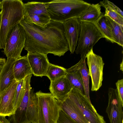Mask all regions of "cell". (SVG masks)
Wrapping results in <instances>:
<instances>
[{"label":"cell","instance_id":"cell-5","mask_svg":"<svg viewBox=\"0 0 123 123\" xmlns=\"http://www.w3.org/2000/svg\"><path fill=\"white\" fill-rule=\"evenodd\" d=\"M37 99L38 123H56L61 102L50 93L40 91L35 93Z\"/></svg>","mask_w":123,"mask_h":123},{"label":"cell","instance_id":"cell-6","mask_svg":"<svg viewBox=\"0 0 123 123\" xmlns=\"http://www.w3.org/2000/svg\"><path fill=\"white\" fill-rule=\"evenodd\" d=\"M80 31L75 51L79 54L81 59L85 58L89 51L98 40L103 38L95 25L85 22H80Z\"/></svg>","mask_w":123,"mask_h":123},{"label":"cell","instance_id":"cell-17","mask_svg":"<svg viewBox=\"0 0 123 123\" xmlns=\"http://www.w3.org/2000/svg\"><path fill=\"white\" fill-rule=\"evenodd\" d=\"M13 71L15 80L17 82L32 74L27 55L16 60Z\"/></svg>","mask_w":123,"mask_h":123},{"label":"cell","instance_id":"cell-16","mask_svg":"<svg viewBox=\"0 0 123 123\" xmlns=\"http://www.w3.org/2000/svg\"><path fill=\"white\" fill-rule=\"evenodd\" d=\"M15 60L13 59L7 58L0 73V95L15 80L13 67Z\"/></svg>","mask_w":123,"mask_h":123},{"label":"cell","instance_id":"cell-19","mask_svg":"<svg viewBox=\"0 0 123 123\" xmlns=\"http://www.w3.org/2000/svg\"><path fill=\"white\" fill-rule=\"evenodd\" d=\"M66 77L72 88H75L85 94L84 87L81 73L75 64L66 69Z\"/></svg>","mask_w":123,"mask_h":123},{"label":"cell","instance_id":"cell-23","mask_svg":"<svg viewBox=\"0 0 123 123\" xmlns=\"http://www.w3.org/2000/svg\"><path fill=\"white\" fill-rule=\"evenodd\" d=\"M95 25L102 34L103 38L112 43H115L110 28L106 24L103 12Z\"/></svg>","mask_w":123,"mask_h":123},{"label":"cell","instance_id":"cell-18","mask_svg":"<svg viewBox=\"0 0 123 123\" xmlns=\"http://www.w3.org/2000/svg\"><path fill=\"white\" fill-rule=\"evenodd\" d=\"M61 107L65 113L78 123H87L82 113L68 96L63 102H61Z\"/></svg>","mask_w":123,"mask_h":123},{"label":"cell","instance_id":"cell-1","mask_svg":"<svg viewBox=\"0 0 123 123\" xmlns=\"http://www.w3.org/2000/svg\"><path fill=\"white\" fill-rule=\"evenodd\" d=\"M20 24L26 33L24 48L28 52L50 53L60 57L69 50L63 23L51 20L43 27L23 20Z\"/></svg>","mask_w":123,"mask_h":123},{"label":"cell","instance_id":"cell-15","mask_svg":"<svg viewBox=\"0 0 123 123\" xmlns=\"http://www.w3.org/2000/svg\"><path fill=\"white\" fill-rule=\"evenodd\" d=\"M72 88L65 76L51 81L49 89L53 97L62 103L68 97Z\"/></svg>","mask_w":123,"mask_h":123},{"label":"cell","instance_id":"cell-2","mask_svg":"<svg viewBox=\"0 0 123 123\" xmlns=\"http://www.w3.org/2000/svg\"><path fill=\"white\" fill-rule=\"evenodd\" d=\"M45 3L51 20L62 23L79 18L91 5L82 0H55Z\"/></svg>","mask_w":123,"mask_h":123},{"label":"cell","instance_id":"cell-10","mask_svg":"<svg viewBox=\"0 0 123 123\" xmlns=\"http://www.w3.org/2000/svg\"><path fill=\"white\" fill-rule=\"evenodd\" d=\"M92 48L86 55L89 75L92 81L91 91H96L102 85L103 70L105 64L101 56L94 53Z\"/></svg>","mask_w":123,"mask_h":123},{"label":"cell","instance_id":"cell-9","mask_svg":"<svg viewBox=\"0 0 123 123\" xmlns=\"http://www.w3.org/2000/svg\"><path fill=\"white\" fill-rule=\"evenodd\" d=\"M23 20L43 27L51 20L45 3L36 1L28 2L23 5Z\"/></svg>","mask_w":123,"mask_h":123},{"label":"cell","instance_id":"cell-32","mask_svg":"<svg viewBox=\"0 0 123 123\" xmlns=\"http://www.w3.org/2000/svg\"><path fill=\"white\" fill-rule=\"evenodd\" d=\"M123 59H122V61L120 64V69L122 71V72L123 71Z\"/></svg>","mask_w":123,"mask_h":123},{"label":"cell","instance_id":"cell-21","mask_svg":"<svg viewBox=\"0 0 123 123\" xmlns=\"http://www.w3.org/2000/svg\"><path fill=\"white\" fill-rule=\"evenodd\" d=\"M106 24L108 26L115 43L123 47V25L117 23L109 17L105 16Z\"/></svg>","mask_w":123,"mask_h":123},{"label":"cell","instance_id":"cell-14","mask_svg":"<svg viewBox=\"0 0 123 123\" xmlns=\"http://www.w3.org/2000/svg\"><path fill=\"white\" fill-rule=\"evenodd\" d=\"M18 83L14 80L0 95V115L8 117L14 113V101Z\"/></svg>","mask_w":123,"mask_h":123},{"label":"cell","instance_id":"cell-26","mask_svg":"<svg viewBox=\"0 0 123 123\" xmlns=\"http://www.w3.org/2000/svg\"><path fill=\"white\" fill-rule=\"evenodd\" d=\"M105 9L104 15L107 16L118 24L123 25V17L109 7L102 5Z\"/></svg>","mask_w":123,"mask_h":123},{"label":"cell","instance_id":"cell-22","mask_svg":"<svg viewBox=\"0 0 123 123\" xmlns=\"http://www.w3.org/2000/svg\"><path fill=\"white\" fill-rule=\"evenodd\" d=\"M86 58L81 59L79 62L75 64L79 70L81 75L83 82L85 95L90 101L89 94V70L86 63Z\"/></svg>","mask_w":123,"mask_h":123},{"label":"cell","instance_id":"cell-31","mask_svg":"<svg viewBox=\"0 0 123 123\" xmlns=\"http://www.w3.org/2000/svg\"><path fill=\"white\" fill-rule=\"evenodd\" d=\"M6 61V60L5 58L0 57V73L5 64Z\"/></svg>","mask_w":123,"mask_h":123},{"label":"cell","instance_id":"cell-13","mask_svg":"<svg viewBox=\"0 0 123 123\" xmlns=\"http://www.w3.org/2000/svg\"><path fill=\"white\" fill-rule=\"evenodd\" d=\"M27 55L32 74L41 77L46 76L50 63L47 55L28 52Z\"/></svg>","mask_w":123,"mask_h":123},{"label":"cell","instance_id":"cell-33","mask_svg":"<svg viewBox=\"0 0 123 123\" xmlns=\"http://www.w3.org/2000/svg\"><path fill=\"white\" fill-rule=\"evenodd\" d=\"M1 16H2V12L1 11L0 12V26H1Z\"/></svg>","mask_w":123,"mask_h":123},{"label":"cell","instance_id":"cell-20","mask_svg":"<svg viewBox=\"0 0 123 123\" xmlns=\"http://www.w3.org/2000/svg\"><path fill=\"white\" fill-rule=\"evenodd\" d=\"M101 6L99 3L91 4L86 10L78 18L80 22L95 24L101 15Z\"/></svg>","mask_w":123,"mask_h":123},{"label":"cell","instance_id":"cell-25","mask_svg":"<svg viewBox=\"0 0 123 123\" xmlns=\"http://www.w3.org/2000/svg\"><path fill=\"white\" fill-rule=\"evenodd\" d=\"M25 79H23L18 81L13 106L15 111L19 105L24 93Z\"/></svg>","mask_w":123,"mask_h":123},{"label":"cell","instance_id":"cell-7","mask_svg":"<svg viewBox=\"0 0 123 123\" xmlns=\"http://www.w3.org/2000/svg\"><path fill=\"white\" fill-rule=\"evenodd\" d=\"M68 96L82 113L87 123H106L103 117L98 113L91 101L84 94L73 88Z\"/></svg>","mask_w":123,"mask_h":123},{"label":"cell","instance_id":"cell-28","mask_svg":"<svg viewBox=\"0 0 123 123\" xmlns=\"http://www.w3.org/2000/svg\"><path fill=\"white\" fill-rule=\"evenodd\" d=\"M101 6L102 5L107 6L114 10L123 17V12L122 11L113 3L106 0H104L100 2Z\"/></svg>","mask_w":123,"mask_h":123},{"label":"cell","instance_id":"cell-8","mask_svg":"<svg viewBox=\"0 0 123 123\" xmlns=\"http://www.w3.org/2000/svg\"><path fill=\"white\" fill-rule=\"evenodd\" d=\"M26 38V32L20 23L16 25L9 33L3 52L7 58L16 60L21 56Z\"/></svg>","mask_w":123,"mask_h":123},{"label":"cell","instance_id":"cell-4","mask_svg":"<svg viewBox=\"0 0 123 123\" xmlns=\"http://www.w3.org/2000/svg\"><path fill=\"white\" fill-rule=\"evenodd\" d=\"M24 3L21 0H3L0 29V49H4L12 29L23 19Z\"/></svg>","mask_w":123,"mask_h":123},{"label":"cell","instance_id":"cell-3","mask_svg":"<svg viewBox=\"0 0 123 123\" xmlns=\"http://www.w3.org/2000/svg\"><path fill=\"white\" fill-rule=\"evenodd\" d=\"M32 74L25 79L24 93L14 113L8 117L11 123H38L37 99L30 82Z\"/></svg>","mask_w":123,"mask_h":123},{"label":"cell","instance_id":"cell-11","mask_svg":"<svg viewBox=\"0 0 123 123\" xmlns=\"http://www.w3.org/2000/svg\"><path fill=\"white\" fill-rule=\"evenodd\" d=\"M109 100L106 112L110 123H122L123 112L122 104L118 96L117 90L109 88L108 90Z\"/></svg>","mask_w":123,"mask_h":123},{"label":"cell","instance_id":"cell-30","mask_svg":"<svg viewBox=\"0 0 123 123\" xmlns=\"http://www.w3.org/2000/svg\"><path fill=\"white\" fill-rule=\"evenodd\" d=\"M6 117L0 115V123H11Z\"/></svg>","mask_w":123,"mask_h":123},{"label":"cell","instance_id":"cell-29","mask_svg":"<svg viewBox=\"0 0 123 123\" xmlns=\"http://www.w3.org/2000/svg\"><path fill=\"white\" fill-rule=\"evenodd\" d=\"M116 85L119 98L123 104V79L118 80Z\"/></svg>","mask_w":123,"mask_h":123},{"label":"cell","instance_id":"cell-24","mask_svg":"<svg viewBox=\"0 0 123 123\" xmlns=\"http://www.w3.org/2000/svg\"><path fill=\"white\" fill-rule=\"evenodd\" d=\"M66 74V69L50 63L46 76L50 82L65 76Z\"/></svg>","mask_w":123,"mask_h":123},{"label":"cell","instance_id":"cell-34","mask_svg":"<svg viewBox=\"0 0 123 123\" xmlns=\"http://www.w3.org/2000/svg\"><path fill=\"white\" fill-rule=\"evenodd\" d=\"M1 9V1H0V9Z\"/></svg>","mask_w":123,"mask_h":123},{"label":"cell","instance_id":"cell-27","mask_svg":"<svg viewBox=\"0 0 123 123\" xmlns=\"http://www.w3.org/2000/svg\"><path fill=\"white\" fill-rule=\"evenodd\" d=\"M56 123H78L61 109Z\"/></svg>","mask_w":123,"mask_h":123},{"label":"cell","instance_id":"cell-12","mask_svg":"<svg viewBox=\"0 0 123 123\" xmlns=\"http://www.w3.org/2000/svg\"><path fill=\"white\" fill-rule=\"evenodd\" d=\"M80 23L79 19L73 18L63 23L65 37L71 54L75 51L80 31Z\"/></svg>","mask_w":123,"mask_h":123}]
</instances>
